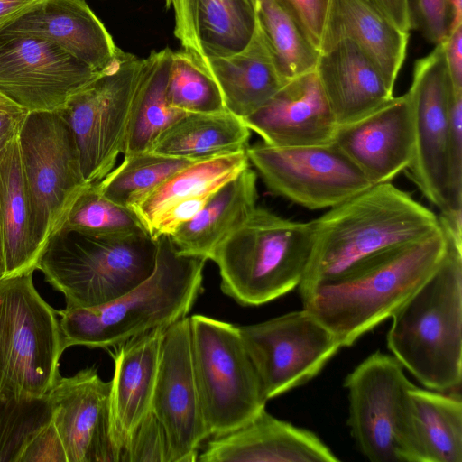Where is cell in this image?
Masks as SVG:
<instances>
[{"instance_id":"obj_7","label":"cell","mask_w":462,"mask_h":462,"mask_svg":"<svg viewBox=\"0 0 462 462\" xmlns=\"http://www.w3.org/2000/svg\"><path fill=\"white\" fill-rule=\"evenodd\" d=\"M32 273L0 279V394L6 400L44 397L60 376L58 313L38 293Z\"/></svg>"},{"instance_id":"obj_35","label":"cell","mask_w":462,"mask_h":462,"mask_svg":"<svg viewBox=\"0 0 462 462\" xmlns=\"http://www.w3.org/2000/svg\"><path fill=\"white\" fill-rule=\"evenodd\" d=\"M60 228L110 238L149 235L133 209L106 198L94 183L79 195Z\"/></svg>"},{"instance_id":"obj_12","label":"cell","mask_w":462,"mask_h":462,"mask_svg":"<svg viewBox=\"0 0 462 462\" xmlns=\"http://www.w3.org/2000/svg\"><path fill=\"white\" fill-rule=\"evenodd\" d=\"M238 329L267 401L311 380L342 347L303 308Z\"/></svg>"},{"instance_id":"obj_46","label":"cell","mask_w":462,"mask_h":462,"mask_svg":"<svg viewBox=\"0 0 462 462\" xmlns=\"http://www.w3.org/2000/svg\"><path fill=\"white\" fill-rule=\"evenodd\" d=\"M27 114L26 111L0 112V157L10 143L18 134L20 126Z\"/></svg>"},{"instance_id":"obj_5","label":"cell","mask_w":462,"mask_h":462,"mask_svg":"<svg viewBox=\"0 0 462 462\" xmlns=\"http://www.w3.org/2000/svg\"><path fill=\"white\" fill-rule=\"evenodd\" d=\"M313 225L255 208L213 252L221 291L242 306L270 302L299 287L313 248Z\"/></svg>"},{"instance_id":"obj_16","label":"cell","mask_w":462,"mask_h":462,"mask_svg":"<svg viewBox=\"0 0 462 462\" xmlns=\"http://www.w3.org/2000/svg\"><path fill=\"white\" fill-rule=\"evenodd\" d=\"M152 412L167 434L171 462L197 461L198 449L210 434L194 377L189 317L165 331Z\"/></svg>"},{"instance_id":"obj_20","label":"cell","mask_w":462,"mask_h":462,"mask_svg":"<svg viewBox=\"0 0 462 462\" xmlns=\"http://www.w3.org/2000/svg\"><path fill=\"white\" fill-rule=\"evenodd\" d=\"M0 34L50 42L97 72L116 65L125 52L85 0H45Z\"/></svg>"},{"instance_id":"obj_24","label":"cell","mask_w":462,"mask_h":462,"mask_svg":"<svg viewBox=\"0 0 462 462\" xmlns=\"http://www.w3.org/2000/svg\"><path fill=\"white\" fill-rule=\"evenodd\" d=\"M315 70L338 126L365 117L393 97L377 67L349 39L319 52Z\"/></svg>"},{"instance_id":"obj_1","label":"cell","mask_w":462,"mask_h":462,"mask_svg":"<svg viewBox=\"0 0 462 462\" xmlns=\"http://www.w3.org/2000/svg\"><path fill=\"white\" fill-rule=\"evenodd\" d=\"M447 251L440 225L430 235L356 263L337 278L300 291L302 307L350 346L391 318L435 272Z\"/></svg>"},{"instance_id":"obj_8","label":"cell","mask_w":462,"mask_h":462,"mask_svg":"<svg viewBox=\"0 0 462 462\" xmlns=\"http://www.w3.org/2000/svg\"><path fill=\"white\" fill-rule=\"evenodd\" d=\"M195 382L210 436L229 432L265 409L267 399L238 327L189 317Z\"/></svg>"},{"instance_id":"obj_32","label":"cell","mask_w":462,"mask_h":462,"mask_svg":"<svg viewBox=\"0 0 462 462\" xmlns=\"http://www.w3.org/2000/svg\"><path fill=\"white\" fill-rule=\"evenodd\" d=\"M249 166L246 150L196 161L172 174L134 209L149 233L169 208L196 196L215 192Z\"/></svg>"},{"instance_id":"obj_50","label":"cell","mask_w":462,"mask_h":462,"mask_svg":"<svg viewBox=\"0 0 462 462\" xmlns=\"http://www.w3.org/2000/svg\"><path fill=\"white\" fill-rule=\"evenodd\" d=\"M173 0H165V5L167 8H170L171 6Z\"/></svg>"},{"instance_id":"obj_11","label":"cell","mask_w":462,"mask_h":462,"mask_svg":"<svg viewBox=\"0 0 462 462\" xmlns=\"http://www.w3.org/2000/svg\"><path fill=\"white\" fill-rule=\"evenodd\" d=\"M142 60L125 52L116 65L74 94L59 111L74 134L88 184L102 180L123 152Z\"/></svg>"},{"instance_id":"obj_13","label":"cell","mask_w":462,"mask_h":462,"mask_svg":"<svg viewBox=\"0 0 462 462\" xmlns=\"http://www.w3.org/2000/svg\"><path fill=\"white\" fill-rule=\"evenodd\" d=\"M246 154L267 188L308 209L331 208L373 184L334 143L274 147L259 143Z\"/></svg>"},{"instance_id":"obj_40","label":"cell","mask_w":462,"mask_h":462,"mask_svg":"<svg viewBox=\"0 0 462 462\" xmlns=\"http://www.w3.org/2000/svg\"><path fill=\"white\" fill-rule=\"evenodd\" d=\"M411 29H415L435 45L448 32V0H408Z\"/></svg>"},{"instance_id":"obj_38","label":"cell","mask_w":462,"mask_h":462,"mask_svg":"<svg viewBox=\"0 0 462 462\" xmlns=\"http://www.w3.org/2000/svg\"><path fill=\"white\" fill-rule=\"evenodd\" d=\"M171 462L167 434L151 412L132 432L120 454L119 462Z\"/></svg>"},{"instance_id":"obj_29","label":"cell","mask_w":462,"mask_h":462,"mask_svg":"<svg viewBox=\"0 0 462 462\" xmlns=\"http://www.w3.org/2000/svg\"><path fill=\"white\" fill-rule=\"evenodd\" d=\"M0 230L5 275L34 272L41 249L32 231L31 202L18 134L0 157Z\"/></svg>"},{"instance_id":"obj_22","label":"cell","mask_w":462,"mask_h":462,"mask_svg":"<svg viewBox=\"0 0 462 462\" xmlns=\"http://www.w3.org/2000/svg\"><path fill=\"white\" fill-rule=\"evenodd\" d=\"M162 326L114 346L111 380V439L118 455L138 424L152 412L165 331Z\"/></svg>"},{"instance_id":"obj_31","label":"cell","mask_w":462,"mask_h":462,"mask_svg":"<svg viewBox=\"0 0 462 462\" xmlns=\"http://www.w3.org/2000/svg\"><path fill=\"white\" fill-rule=\"evenodd\" d=\"M173 51L166 47L142 60L133 97L124 156L149 151L157 136L183 112L167 99V84Z\"/></svg>"},{"instance_id":"obj_28","label":"cell","mask_w":462,"mask_h":462,"mask_svg":"<svg viewBox=\"0 0 462 462\" xmlns=\"http://www.w3.org/2000/svg\"><path fill=\"white\" fill-rule=\"evenodd\" d=\"M413 462H462V402L455 392H408Z\"/></svg>"},{"instance_id":"obj_2","label":"cell","mask_w":462,"mask_h":462,"mask_svg":"<svg viewBox=\"0 0 462 462\" xmlns=\"http://www.w3.org/2000/svg\"><path fill=\"white\" fill-rule=\"evenodd\" d=\"M313 248L299 291L344 273L382 251L420 240L439 217L389 182L374 184L312 220Z\"/></svg>"},{"instance_id":"obj_39","label":"cell","mask_w":462,"mask_h":462,"mask_svg":"<svg viewBox=\"0 0 462 462\" xmlns=\"http://www.w3.org/2000/svg\"><path fill=\"white\" fill-rule=\"evenodd\" d=\"M449 207L462 210V90L452 88L449 100ZM444 212V213H447Z\"/></svg>"},{"instance_id":"obj_48","label":"cell","mask_w":462,"mask_h":462,"mask_svg":"<svg viewBox=\"0 0 462 462\" xmlns=\"http://www.w3.org/2000/svg\"><path fill=\"white\" fill-rule=\"evenodd\" d=\"M23 110V109H22L16 104L0 94V112H17Z\"/></svg>"},{"instance_id":"obj_23","label":"cell","mask_w":462,"mask_h":462,"mask_svg":"<svg viewBox=\"0 0 462 462\" xmlns=\"http://www.w3.org/2000/svg\"><path fill=\"white\" fill-rule=\"evenodd\" d=\"M174 35L194 60L243 50L256 27L257 0H173Z\"/></svg>"},{"instance_id":"obj_17","label":"cell","mask_w":462,"mask_h":462,"mask_svg":"<svg viewBox=\"0 0 462 462\" xmlns=\"http://www.w3.org/2000/svg\"><path fill=\"white\" fill-rule=\"evenodd\" d=\"M111 381L96 368L60 376L46 394L68 462H118L111 439Z\"/></svg>"},{"instance_id":"obj_26","label":"cell","mask_w":462,"mask_h":462,"mask_svg":"<svg viewBox=\"0 0 462 462\" xmlns=\"http://www.w3.org/2000/svg\"><path fill=\"white\" fill-rule=\"evenodd\" d=\"M194 62L217 84L226 110L241 119L263 106L286 83L257 21L253 37L240 51Z\"/></svg>"},{"instance_id":"obj_37","label":"cell","mask_w":462,"mask_h":462,"mask_svg":"<svg viewBox=\"0 0 462 462\" xmlns=\"http://www.w3.org/2000/svg\"><path fill=\"white\" fill-rule=\"evenodd\" d=\"M51 420L47 395L6 400L0 394V462H16L29 439Z\"/></svg>"},{"instance_id":"obj_21","label":"cell","mask_w":462,"mask_h":462,"mask_svg":"<svg viewBox=\"0 0 462 462\" xmlns=\"http://www.w3.org/2000/svg\"><path fill=\"white\" fill-rule=\"evenodd\" d=\"M200 462H336L338 457L312 431L279 420L265 409L245 424L213 436Z\"/></svg>"},{"instance_id":"obj_6","label":"cell","mask_w":462,"mask_h":462,"mask_svg":"<svg viewBox=\"0 0 462 462\" xmlns=\"http://www.w3.org/2000/svg\"><path fill=\"white\" fill-rule=\"evenodd\" d=\"M156 240L150 235L100 237L60 228L45 244L37 269L68 307L90 308L125 294L153 271Z\"/></svg>"},{"instance_id":"obj_30","label":"cell","mask_w":462,"mask_h":462,"mask_svg":"<svg viewBox=\"0 0 462 462\" xmlns=\"http://www.w3.org/2000/svg\"><path fill=\"white\" fill-rule=\"evenodd\" d=\"M250 132L226 110L185 113L157 136L149 151L200 161L246 150Z\"/></svg>"},{"instance_id":"obj_47","label":"cell","mask_w":462,"mask_h":462,"mask_svg":"<svg viewBox=\"0 0 462 462\" xmlns=\"http://www.w3.org/2000/svg\"><path fill=\"white\" fill-rule=\"evenodd\" d=\"M448 2L449 8V32L462 26V0H448Z\"/></svg>"},{"instance_id":"obj_14","label":"cell","mask_w":462,"mask_h":462,"mask_svg":"<svg viewBox=\"0 0 462 462\" xmlns=\"http://www.w3.org/2000/svg\"><path fill=\"white\" fill-rule=\"evenodd\" d=\"M443 41L413 67L409 96L414 125L415 147L405 170L420 192L440 213L449 207V100Z\"/></svg>"},{"instance_id":"obj_15","label":"cell","mask_w":462,"mask_h":462,"mask_svg":"<svg viewBox=\"0 0 462 462\" xmlns=\"http://www.w3.org/2000/svg\"><path fill=\"white\" fill-rule=\"evenodd\" d=\"M101 73L50 42L0 34V94L26 112L60 111Z\"/></svg>"},{"instance_id":"obj_18","label":"cell","mask_w":462,"mask_h":462,"mask_svg":"<svg viewBox=\"0 0 462 462\" xmlns=\"http://www.w3.org/2000/svg\"><path fill=\"white\" fill-rule=\"evenodd\" d=\"M333 143L373 185L391 181L408 168L414 155L409 96L393 97L365 117L339 125Z\"/></svg>"},{"instance_id":"obj_42","label":"cell","mask_w":462,"mask_h":462,"mask_svg":"<svg viewBox=\"0 0 462 462\" xmlns=\"http://www.w3.org/2000/svg\"><path fill=\"white\" fill-rule=\"evenodd\" d=\"M319 50L330 0H281Z\"/></svg>"},{"instance_id":"obj_25","label":"cell","mask_w":462,"mask_h":462,"mask_svg":"<svg viewBox=\"0 0 462 462\" xmlns=\"http://www.w3.org/2000/svg\"><path fill=\"white\" fill-rule=\"evenodd\" d=\"M410 32L365 0H330L319 45L322 52L342 39L353 41L393 87L404 62Z\"/></svg>"},{"instance_id":"obj_34","label":"cell","mask_w":462,"mask_h":462,"mask_svg":"<svg viewBox=\"0 0 462 462\" xmlns=\"http://www.w3.org/2000/svg\"><path fill=\"white\" fill-rule=\"evenodd\" d=\"M194 162L145 151L124 156L117 168L94 184L111 201L134 210L168 178Z\"/></svg>"},{"instance_id":"obj_36","label":"cell","mask_w":462,"mask_h":462,"mask_svg":"<svg viewBox=\"0 0 462 462\" xmlns=\"http://www.w3.org/2000/svg\"><path fill=\"white\" fill-rule=\"evenodd\" d=\"M167 99L172 108L183 113L226 111L217 84L183 50L172 53Z\"/></svg>"},{"instance_id":"obj_9","label":"cell","mask_w":462,"mask_h":462,"mask_svg":"<svg viewBox=\"0 0 462 462\" xmlns=\"http://www.w3.org/2000/svg\"><path fill=\"white\" fill-rule=\"evenodd\" d=\"M18 143L29 193L34 238L42 251L79 195L83 178L74 134L59 111L27 112Z\"/></svg>"},{"instance_id":"obj_41","label":"cell","mask_w":462,"mask_h":462,"mask_svg":"<svg viewBox=\"0 0 462 462\" xmlns=\"http://www.w3.org/2000/svg\"><path fill=\"white\" fill-rule=\"evenodd\" d=\"M16 462H68L61 439L52 420L29 439Z\"/></svg>"},{"instance_id":"obj_33","label":"cell","mask_w":462,"mask_h":462,"mask_svg":"<svg viewBox=\"0 0 462 462\" xmlns=\"http://www.w3.org/2000/svg\"><path fill=\"white\" fill-rule=\"evenodd\" d=\"M257 24L286 82L316 69L319 50L281 0H257Z\"/></svg>"},{"instance_id":"obj_4","label":"cell","mask_w":462,"mask_h":462,"mask_svg":"<svg viewBox=\"0 0 462 462\" xmlns=\"http://www.w3.org/2000/svg\"><path fill=\"white\" fill-rule=\"evenodd\" d=\"M441 228L445 256L393 314L386 341L393 356L426 388L454 392L462 381V243Z\"/></svg>"},{"instance_id":"obj_19","label":"cell","mask_w":462,"mask_h":462,"mask_svg":"<svg viewBox=\"0 0 462 462\" xmlns=\"http://www.w3.org/2000/svg\"><path fill=\"white\" fill-rule=\"evenodd\" d=\"M242 120L263 143L274 147L329 144L338 127L315 69L286 82Z\"/></svg>"},{"instance_id":"obj_45","label":"cell","mask_w":462,"mask_h":462,"mask_svg":"<svg viewBox=\"0 0 462 462\" xmlns=\"http://www.w3.org/2000/svg\"><path fill=\"white\" fill-rule=\"evenodd\" d=\"M45 0H0V32Z\"/></svg>"},{"instance_id":"obj_10","label":"cell","mask_w":462,"mask_h":462,"mask_svg":"<svg viewBox=\"0 0 462 462\" xmlns=\"http://www.w3.org/2000/svg\"><path fill=\"white\" fill-rule=\"evenodd\" d=\"M403 368L393 356L375 351L345 379L351 436L372 462H413L408 392L414 384Z\"/></svg>"},{"instance_id":"obj_3","label":"cell","mask_w":462,"mask_h":462,"mask_svg":"<svg viewBox=\"0 0 462 462\" xmlns=\"http://www.w3.org/2000/svg\"><path fill=\"white\" fill-rule=\"evenodd\" d=\"M155 240L153 271L139 285L101 306L57 310L64 349L114 346L187 317L201 291L207 259L180 253L170 236Z\"/></svg>"},{"instance_id":"obj_27","label":"cell","mask_w":462,"mask_h":462,"mask_svg":"<svg viewBox=\"0 0 462 462\" xmlns=\"http://www.w3.org/2000/svg\"><path fill=\"white\" fill-rule=\"evenodd\" d=\"M256 180L255 171L248 166L218 188L191 220L170 236L176 249L210 260L215 249L256 208Z\"/></svg>"},{"instance_id":"obj_44","label":"cell","mask_w":462,"mask_h":462,"mask_svg":"<svg viewBox=\"0 0 462 462\" xmlns=\"http://www.w3.org/2000/svg\"><path fill=\"white\" fill-rule=\"evenodd\" d=\"M401 30H411L408 0H365Z\"/></svg>"},{"instance_id":"obj_49","label":"cell","mask_w":462,"mask_h":462,"mask_svg":"<svg viewBox=\"0 0 462 462\" xmlns=\"http://www.w3.org/2000/svg\"><path fill=\"white\" fill-rule=\"evenodd\" d=\"M5 276V262L3 247L2 234L0 230V279Z\"/></svg>"},{"instance_id":"obj_43","label":"cell","mask_w":462,"mask_h":462,"mask_svg":"<svg viewBox=\"0 0 462 462\" xmlns=\"http://www.w3.org/2000/svg\"><path fill=\"white\" fill-rule=\"evenodd\" d=\"M446 66L454 90H462V26L443 40Z\"/></svg>"}]
</instances>
